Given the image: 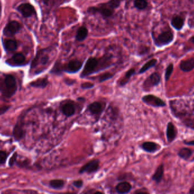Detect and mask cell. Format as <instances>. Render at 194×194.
<instances>
[{"label":"cell","mask_w":194,"mask_h":194,"mask_svg":"<svg viewBox=\"0 0 194 194\" xmlns=\"http://www.w3.org/2000/svg\"><path fill=\"white\" fill-rule=\"evenodd\" d=\"M48 84V81L47 78H39L38 80L35 81H33L30 85L32 87H37V88H44Z\"/></svg>","instance_id":"cell-21"},{"label":"cell","mask_w":194,"mask_h":194,"mask_svg":"<svg viewBox=\"0 0 194 194\" xmlns=\"http://www.w3.org/2000/svg\"><path fill=\"white\" fill-rule=\"evenodd\" d=\"M160 81H161L160 75L156 72L153 73L149 76V77L146 78V80L144 83V86L146 88L153 87L158 85L159 84Z\"/></svg>","instance_id":"cell-12"},{"label":"cell","mask_w":194,"mask_h":194,"mask_svg":"<svg viewBox=\"0 0 194 194\" xmlns=\"http://www.w3.org/2000/svg\"><path fill=\"white\" fill-rule=\"evenodd\" d=\"M192 153V152L191 149L184 148L181 149L179 152H178V155L181 159H183L184 160H187L191 157Z\"/></svg>","instance_id":"cell-27"},{"label":"cell","mask_w":194,"mask_h":194,"mask_svg":"<svg viewBox=\"0 0 194 194\" xmlns=\"http://www.w3.org/2000/svg\"><path fill=\"white\" fill-rule=\"evenodd\" d=\"M74 82H75V81L72 80H67L65 81V83L69 85H72L73 84Z\"/></svg>","instance_id":"cell-39"},{"label":"cell","mask_w":194,"mask_h":194,"mask_svg":"<svg viewBox=\"0 0 194 194\" xmlns=\"http://www.w3.org/2000/svg\"><path fill=\"white\" fill-rule=\"evenodd\" d=\"M62 72H63L62 65L61 63L57 62L55 63V65L53 66V67L50 72V73L55 75L60 76V75H62Z\"/></svg>","instance_id":"cell-28"},{"label":"cell","mask_w":194,"mask_h":194,"mask_svg":"<svg viewBox=\"0 0 194 194\" xmlns=\"http://www.w3.org/2000/svg\"><path fill=\"white\" fill-rule=\"evenodd\" d=\"M16 158H17V154H16V153H15L12 155V157L10 158L9 162V165L10 166H12L15 164V162L16 161Z\"/></svg>","instance_id":"cell-36"},{"label":"cell","mask_w":194,"mask_h":194,"mask_svg":"<svg viewBox=\"0 0 194 194\" xmlns=\"http://www.w3.org/2000/svg\"><path fill=\"white\" fill-rule=\"evenodd\" d=\"M136 194H146V193H144V192H139V193H137Z\"/></svg>","instance_id":"cell-45"},{"label":"cell","mask_w":194,"mask_h":194,"mask_svg":"<svg viewBox=\"0 0 194 194\" xmlns=\"http://www.w3.org/2000/svg\"><path fill=\"white\" fill-rule=\"evenodd\" d=\"M164 174V166L163 164H161L156 169L155 174L152 177V179L156 183H159L161 182L163 178Z\"/></svg>","instance_id":"cell-18"},{"label":"cell","mask_w":194,"mask_h":194,"mask_svg":"<svg viewBox=\"0 0 194 194\" xmlns=\"http://www.w3.org/2000/svg\"><path fill=\"white\" fill-rule=\"evenodd\" d=\"M17 10L25 18H29L36 13L35 8L29 3H23L21 4L17 7Z\"/></svg>","instance_id":"cell-10"},{"label":"cell","mask_w":194,"mask_h":194,"mask_svg":"<svg viewBox=\"0 0 194 194\" xmlns=\"http://www.w3.org/2000/svg\"><path fill=\"white\" fill-rule=\"evenodd\" d=\"M99 162L98 160H93L87 163L86 165L81 168L80 170V173L82 174L86 173L88 174H90L97 171L99 169Z\"/></svg>","instance_id":"cell-11"},{"label":"cell","mask_w":194,"mask_h":194,"mask_svg":"<svg viewBox=\"0 0 194 194\" xmlns=\"http://www.w3.org/2000/svg\"><path fill=\"white\" fill-rule=\"evenodd\" d=\"M142 100L144 103L152 107H164L166 105L165 102L161 99L153 95H145L142 97Z\"/></svg>","instance_id":"cell-7"},{"label":"cell","mask_w":194,"mask_h":194,"mask_svg":"<svg viewBox=\"0 0 194 194\" xmlns=\"http://www.w3.org/2000/svg\"><path fill=\"white\" fill-rule=\"evenodd\" d=\"M105 104L100 102H94L90 104L87 107V110L98 120L104 109Z\"/></svg>","instance_id":"cell-6"},{"label":"cell","mask_w":194,"mask_h":194,"mask_svg":"<svg viewBox=\"0 0 194 194\" xmlns=\"http://www.w3.org/2000/svg\"><path fill=\"white\" fill-rule=\"evenodd\" d=\"M172 26L174 27L175 29H182L183 26L184 25V21L181 16H176L172 21Z\"/></svg>","instance_id":"cell-25"},{"label":"cell","mask_w":194,"mask_h":194,"mask_svg":"<svg viewBox=\"0 0 194 194\" xmlns=\"http://www.w3.org/2000/svg\"><path fill=\"white\" fill-rule=\"evenodd\" d=\"M49 184L51 187L56 189V188H60L63 187L64 182L61 179H55V180L51 181Z\"/></svg>","instance_id":"cell-31"},{"label":"cell","mask_w":194,"mask_h":194,"mask_svg":"<svg viewBox=\"0 0 194 194\" xmlns=\"http://www.w3.org/2000/svg\"><path fill=\"white\" fill-rule=\"evenodd\" d=\"M134 7L138 10H144L148 7V2L146 0H135Z\"/></svg>","instance_id":"cell-29"},{"label":"cell","mask_w":194,"mask_h":194,"mask_svg":"<svg viewBox=\"0 0 194 194\" xmlns=\"http://www.w3.org/2000/svg\"><path fill=\"white\" fill-rule=\"evenodd\" d=\"M141 147L143 150H144L146 152L153 153L159 149V146L155 142L148 141L144 142L141 146Z\"/></svg>","instance_id":"cell-19"},{"label":"cell","mask_w":194,"mask_h":194,"mask_svg":"<svg viewBox=\"0 0 194 194\" xmlns=\"http://www.w3.org/2000/svg\"><path fill=\"white\" fill-rule=\"evenodd\" d=\"M16 89V80L12 75H7L3 80H0V91L5 97H12Z\"/></svg>","instance_id":"cell-3"},{"label":"cell","mask_w":194,"mask_h":194,"mask_svg":"<svg viewBox=\"0 0 194 194\" xmlns=\"http://www.w3.org/2000/svg\"><path fill=\"white\" fill-rule=\"evenodd\" d=\"M7 153L4 151H0V164H5L7 161Z\"/></svg>","instance_id":"cell-34"},{"label":"cell","mask_w":194,"mask_h":194,"mask_svg":"<svg viewBox=\"0 0 194 194\" xmlns=\"http://www.w3.org/2000/svg\"><path fill=\"white\" fill-rule=\"evenodd\" d=\"M94 194H103L102 192H95Z\"/></svg>","instance_id":"cell-44"},{"label":"cell","mask_w":194,"mask_h":194,"mask_svg":"<svg viewBox=\"0 0 194 194\" xmlns=\"http://www.w3.org/2000/svg\"><path fill=\"white\" fill-rule=\"evenodd\" d=\"M3 46L6 51L9 52H12L15 51L17 48V43H16V41L14 40L9 39V40H6L4 42Z\"/></svg>","instance_id":"cell-22"},{"label":"cell","mask_w":194,"mask_h":194,"mask_svg":"<svg viewBox=\"0 0 194 194\" xmlns=\"http://www.w3.org/2000/svg\"><path fill=\"white\" fill-rule=\"evenodd\" d=\"M73 184L75 187L77 188H80L82 187V184H83V182L81 180H78L73 182Z\"/></svg>","instance_id":"cell-38"},{"label":"cell","mask_w":194,"mask_h":194,"mask_svg":"<svg viewBox=\"0 0 194 194\" xmlns=\"http://www.w3.org/2000/svg\"><path fill=\"white\" fill-rule=\"evenodd\" d=\"M190 41H191V42L194 43V36L191 38V39H190Z\"/></svg>","instance_id":"cell-42"},{"label":"cell","mask_w":194,"mask_h":194,"mask_svg":"<svg viewBox=\"0 0 194 194\" xmlns=\"http://www.w3.org/2000/svg\"><path fill=\"white\" fill-rule=\"evenodd\" d=\"M63 194H76V193H73V192H68V193H65Z\"/></svg>","instance_id":"cell-43"},{"label":"cell","mask_w":194,"mask_h":194,"mask_svg":"<svg viewBox=\"0 0 194 194\" xmlns=\"http://www.w3.org/2000/svg\"><path fill=\"white\" fill-rule=\"evenodd\" d=\"M131 189V185L128 182H122L118 184L116 187L117 191L121 194L129 192Z\"/></svg>","instance_id":"cell-20"},{"label":"cell","mask_w":194,"mask_h":194,"mask_svg":"<svg viewBox=\"0 0 194 194\" xmlns=\"http://www.w3.org/2000/svg\"><path fill=\"white\" fill-rule=\"evenodd\" d=\"M123 0H110L106 3H101L97 7H90L87 9L90 14H99L104 19L113 16L115 10L120 7Z\"/></svg>","instance_id":"cell-2"},{"label":"cell","mask_w":194,"mask_h":194,"mask_svg":"<svg viewBox=\"0 0 194 194\" xmlns=\"http://www.w3.org/2000/svg\"><path fill=\"white\" fill-rule=\"evenodd\" d=\"M67 1V0H42V2L47 8L49 10H52L66 2Z\"/></svg>","instance_id":"cell-14"},{"label":"cell","mask_w":194,"mask_h":194,"mask_svg":"<svg viewBox=\"0 0 194 194\" xmlns=\"http://www.w3.org/2000/svg\"><path fill=\"white\" fill-rule=\"evenodd\" d=\"M184 144L187 145V146H194V140L190 141H187V142H184Z\"/></svg>","instance_id":"cell-40"},{"label":"cell","mask_w":194,"mask_h":194,"mask_svg":"<svg viewBox=\"0 0 194 194\" xmlns=\"http://www.w3.org/2000/svg\"><path fill=\"white\" fill-rule=\"evenodd\" d=\"M49 60V56L47 51L45 49L40 51L38 52L35 58L32 62L31 68H36L39 64L41 65V66H45L48 62Z\"/></svg>","instance_id":"cell-5"},{"label":"cell","mask_w":194,"mask_h":194,"mask_svg":"<svg viewBox=\"0 0 194 194\" xmlns=\"http://www.w3.org/2000/svg\"><path fill=\"white\" fill-rule=\"evenodd\" d=\"M62 113L66 117H72L76 112V107L73 102H67L62 106Z\"/></svg>","instance_id":"cell-13"},{"label":"cell","mask_w":194,"mask_h":194,"mask_svg":"<svg viewBox=\"0 0 194 194\" xmlns=\"http://www.w3.org/2000/svg\"><path fill=\"white\" fill-rule=\"evenodd\" d=\"M173 69H174V65L173 64H170L169 65L165 72V78L166 81L169 80V79L170 77L172 72L173 71Z\"/></svg>","instance_id":"cell-33"},{"label":"cell","mask_w":194,"mask_h":194,"mask_svg":"<svg viewBox=\"0 0 194 194\" xmlns=\"http://www.w3.org/2000/svg\"><path fill=\"white\" fill-rule=\"evenodd\" d=\"M112 55H104V56L88 58L85 64L84 68L80 75V77H86L91 75L98 73L110 67L112 65Z\"/></svg>","instance_id":"cell-1"},{"label":"cell","mask_w":194,"mask_h":194,"mask_svg":"<svg viewBox=\"0 0 194 194\" xmlns=\"http://www.w3.org/2000/svg\"><path fill=\"white\" fill-rule=\"evenodd\" d=\"M88 35V30L85 26H81L78 29L76 39L78 42H82L85 40Z\"/></svg>","instance_id":"cell-17"},{"label":"cell","mask_w":194,"mask_h":194,"mask_svg":"<svg viewBox=\"0 0 194 194\" xmlns=\"http://www.w3.org/2000/svg\"><path fill=\"white\" fill-rule=\"evenodd\" d=\"M21 29L20 23L16 21H11L7 24L3 29V34L7 36H12L16 34Z\"/></svg>","instance_id":"cell-8"},{"label":"cell","mask_w":194,"mask_h":194,"mask_svg":"<svg viewBox=\"0 0 194 194\" xmlns=\"http://www.w3.org/2000/svg\"><path fill=\"white\" fill-rule=\"evenodd\" d=\"M83 66V62L78 60H72L67 64L62 65L63 72L66 73L73 74L81 69Z\"/></svg>","instance_id":"cell-4"},{"label":"cell","mask_w":194,"mask_h":194,"mask_svg":"<svg viewBox=\"0 0 194 194\" xmlns=\"http://www.w3.org/2000/svg\"><path fill=\"white\" fill-rule=\"evenodd\" d=\"M13 135L16 141H20V140L22 139L23 137V135H24L23 129L19 123L17 124L16 127H14V129L13 131Z\"/></svg>","instance_id":"cell-24"},{"label":"cell","mask_w":194,"mask_h":194,"mask_svg":"<svg viewBox=\"0 0 194 194\" xmlns=\"http://www.w3.org/2000/svg\"><path fill=\"white\" fill-rule=\"evenodd\" d=\"M174 38L173 34L170 31L162 32L155 40V44L157 46L167 45L172 42Z\"/></svg>","instance_id":"cell-9"},{"label":"cell","mask_w":194,"mask_h":194,"mask_svg":"<svg viewBox=\"0 0 194 194\" xmlns=\"http://www.w3.org/2000/svg\"><path fill=\"white\" fill-rule=\"evenodd\" d=\"M189 194H194V185H193L189 191Z\"/></svg>","instance_id":"cell-41"},{"label":"cell","mask_w":194,"mask_h":194,"mask_svg":"<svg viewBox=\"0 0 194 194\" xmlns=\"http://www.w3.org/2000/svg\"><path fill=\"white\" fill-rule=\"evenodd\" d=\"M114 75L113 73H111L110 72H107L104 73L102 75H100L98 77V81L99 82H103L104 81H107L109 79H111V78L113 77Z\"/></svg>","instance_id":"cell-32"},{"label":"cell","mask_w":194,"mask_h":194,"mask_svg":"<svg viewBox=\"0 0 194 194\" xmlns=\"http://www.w3.org/2000/svg\"><path fill=\"white\" fill-rule=\"evenodd\" d=\"M136 70L135 68H132L129 69V71L127 72L125 74L124 77L122 78V80L120 81L119 85L121 86H124L127 84V82L129 81L130 78L132 77L133 75L135 74Z\"/></svg>","instance_id":"cell-23"},{"label":"cell","mask_w":194,"mask_h":194,"mask_svg":"<svg viewBox=\"0 0 194 194\" xmlns=\"http://www.w3.org/2000/svg\"><path fill=\"white\" fill-rule=\"evenodd\" d=\"M166 136L169 142H171L175 139L176 130L173 123L170 122L168 124L166 129Z\"/></svg>","instance_id":"cell-16"},{"label":"cell","mask_w":194,"mask_h":194,"mask_svg":"<svg viewBox=\"0 0 194 194\" xmlns=\"http://www.w3.org/2000/svg\"><path fill=\"white\" fill-rule=\"evenodd\" d=\"M157 60L156 59H155V58L151 59V60H149L148 62H146V64H144L142 67L140 68L139 72V74H142V73H145L146 71H147L150 68L155 67V65L156 64V63H157Z\"/></svg>","instance_id":"cell-26"},{"label":"cell","mask_w":194,"mask_h":194,"mask_svg":"<svg viewBox=\"0 0 194 194\" xmlns=\"http://www.w3.org/2000/svg\"><path fill=\"white\" fill-rule=\"evenodd\" d=\"M13 62L16 64H21L25 61V57L21 53H17L12 58Z\"/></svg>","instance_id":"cell-30"},{"label":"cell","mask_w":194,"mask_h":194,"mask_svg":"<svg viewBox=\"0 0 194 194\" xmlns=\"http://www.w3.org/2000/svg\"><path fill=\"white\" fill-rule=\"evenodd\" d=\"M179 66L182 71L185 72L191 71L194 68V58H189L182 61Z\"/></svg>","instance_id":"cell-15"},{"label":"cell","mask_w":194,"mask_h":194,"mask_svg":"<svg viewBox=\"0 0 194 194\" xmlns=\"http://www.w3.org/2000/svg\"><path fill=\"white\" fill-rule=\"evenodd\" d=\"M9 108H10V106H7V105H4V106H1L0 107V115L5 113L9 109Z\"/></svg>","instance_id":"cell-37"},{"label":"cell","mask_w":194,"mask_h":194,"mask_svg":"<svg viewBox=\"0 0 194 194\" xmlns=\"http://www.w3.org/2000/svg\"><path fill=\"white\" fill-rule=\"evenodd\" d=\"M94 84L91 82H84L82 83L81 85V87L83 89H89L94 87Z\"/></svg>","instance_id":"cell-35"}]
</instances>
